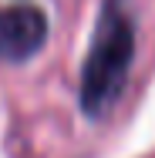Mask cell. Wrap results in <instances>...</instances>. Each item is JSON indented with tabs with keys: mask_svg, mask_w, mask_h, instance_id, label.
<instances>
[{
	"mask_svg": "<svg viewBox=\"0 0 155 158\" xmlns=\"http://www.w3.org/2000/svg\"><path fill=\"white\" fill-rule=\"evenodd\" d=\"M135 61V24L118 0H108L98 14L91 47L81 67V111L88 118H105L128 84Z\"/></svg>",
	"mask_w": 155,
	"mask_h": 158,
	"instance_id": "1",
	"label": "cell"
},
{
	"mask_svg": "<svg viewBox=\"0 0 155 158\" xmlns=\"http://www.w3.org/2000/svg\"><path fill=\"white\" fill-rule=\"evenodd\" d=\"M47 40V17L41 7L17 3L0 10V61L24 64L44 47Z\"/></svg>",
	"mask_w": 155,
	"mask_h": 158,
	"instance_id": "2",
	"label": "cell"
}]
</instances>
